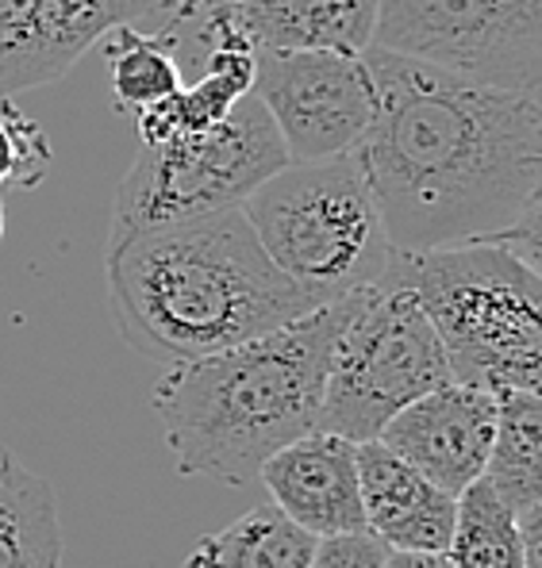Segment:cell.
Listing matches in <instances>:
<instances>
[{"label":"cell","instance_id":"obj_1","mask_svg":"<svg viewBox=\"0 0 542 568\" xmlns=\"http://www.w3.org/2000/svg\"><path fill=\"white\" fill-rule=\"evenodd\" d=\"M378 108L354 162L397 254L504 246L539 265L542 100L365 50Z\"/></svg>","mask_w":542,"mask_h":568},{"label":"cell","instance_id":"obj_2","mask_svg":"<svg viewBox=\"0 0 542 568\" xmlns=\"http://www.w3.org/2000/svg\"><path fill=\"white\" fill-rule=\"evenodd\" d=\"M108 300L139 357L185 365L315 312L265 257L243 207L108 235Z\"/></svg>","mask_w":542,"mask_h":568},{"label":"cell","instance_id":"obj_3","mask_svg":"<svg viewBox=\"0 0 542 568\" xmlns=\"http://www.w3.org/2000/svg\"><path fill=\"white\" fill-rule=\"evenodd\" d=\"M354 296L220 354L173 365L154 384V415L181 476L250 484L265 457L320 430L323 384Z\"/></svg>","mask_w":542,"mask_h":568},{"label":"cell","instance_id":"obj_4","mask_svg":"<svg viewBox=\"0 0 542 568\" xmlns=\"http://www.w3.org/2000/svg\"><path fill=\"white\" fill-rule=\"evenodd\" d=\"M393 273L443 342L450 377L493 396L542 384L539 265L489 242L397 254Z\"/></svg>","mask_w":542,"mask_h":568},{"label":"cell","instance_id":"obj_5","mask_svg":"<svg viewBox=\"0 0 542 568\" xmlns=\"http://www.w3.org/2000/svg\"><path fill=\"white\" fill-rule=\"evenodd\" d=\"M239 207L265 257L320 307L370 288L397 257L354 154L285 162Z\"/></svg>","mask_w":542,"mask_h":568},{"label":"cell","instance_id":"obj_6","mask_svg":"<svg viewBox=\"0 0 542 568\" xmlns=\"http://www.w3.org/2000/svg\"><path fill=\"white\" fill-rule=\"evenodd\" d=\"M450 381L443 342L412 288L400 284L389 265L385 277L354 296L323 384L320 430L362 446L378 438L397 412Z\"/></svg>","mask_w":542,"mask_h":568},{"label":"cell","instance_id":"obj_7","mask_svg":"<svg viewBox=\"0 0 542 568\" xmlns=\"http://www.w3.org/2000/svg\"><path fill=\"white\" fill-rule=\"evenodd\" d=\"M285 162V146L265 108L243 97L215 128L139 150L116 192L112 235L235 207Z\"/></svg>","mask_w":542,"mask_h":568},{"label":"cell","instance_id":"obj_8","mask_svg":"<svg viewBox=\"0 0 542 568\" xmlns=\"http://www.w3.org/2000/svg\"><path fill=\"white\" fill-rule=\"evenodd\" d=\"M370 47L481 85L539 93L542 0H378Z\"/></svg>","mask_w":542,"mask_h":568},{"label":"cell","instance_id":"obj_9","mask_svg":"<svg viewBox=\"0 0 542 568\" xmlns=\"http://www.w3.org/2000/svg\"><path fill=\"white\" fill-rule=\"evenodd\" d=\"M250 97L273 120L289 162L354 154L378 108L365 58L343 50H258Z\"/></svg>","mask_w":542,"mask_h":568},{"label":"cell","instance_id":"obj_10","mask_svg":"<svg viewBox=\"0 0 542 568\" xmlns=\"http://www.w3.org/2000/svg\"><path fill=\"white\" fill-rule=\"evenodd\" d=\"M185 0H0V100L62 78L112 28L173 31Z\"/></svg>","mask_w":542,"mask_h":568},{"label":"cell","instance_id":"obj_11","mask_svg":"<svg viewBox=\"0 0 542 568\" xmlns=\"http://www.w3.org/2000/svg\"><path fill=\"white\" fill-rule=\"evenodd\" d=\"M496 438V396L485 388L450 381L428 392L381 426L373 442L423 473L450 496L485 473Z\"/></svg>","mask_w":542,"mask_h":568},{"label":"cell","instance_id":"obj_12","mask_svg":"<svg viewBox=\"0 0 542 568\" xmlns=\"http://www.w3.org/2000/svg\"><path fill=\"white\" fill-rule=\"evenodd\" d=\"M270 504L312 538L362 534V488H358V442L328 430L281 446L258 469Z\"/></svg>","mask_w":542,"mask_h":568},{"label":"cell","instance_id":"obj_13","mask_svg":"<svg viewBox=\"0 0 542 568\" xmlns=\"http://www.w3.org/2000/svg\"><path fill=\"white\" fill-rule=\"evenodd\" d=\"M358 488L365 534H373L385 549L446 554L454 530V496L389 454L381 442L358 446Z\"/></svg>","mask_w":542,"mask_h":568},{"label":"cell","instance_id":"obj_14","mask_svg":"<svg viewBox=\"0 0 542 568\" xmlns=\"http://www.w3.org/2000/svg\"><path fill=\"white\" fill-rule=\"evenodd\" d=\"M254 50H343L365 54L378 0H247L220 8Z\"/></svg>","mask_w":542,"mask_h":568},{"label":"cell","instance_id":"obj_15","mask_svg":"<svg viewBox=\"0 0 542 568\" xmlns=\"http://www.w3.org/2000/svg\"><path fill=\"white\" fill-rule=\"evenodd\" d=\"M485 476L493 491L512 507L528 541V561H542V399L539 392L496 396V438Z\"/></svg>","mask_w":542,"mask_h":568},{"label":"cell","instance_id":"obj_16","mask_svg":"<svg viewBox=\"0 0 542 568\" xmlns=\"http://www.w3.org/2000/svg\"><path fill=\"white\" fill-rule=\"evenodd\" d=\"M0 568H62L54 488L4 442H0Z\"/></svg>","mask_w":542,"mask_h":568},{"label":"cell","instance_id":"obj_17","mask_svg":"<svg viewBox=\"0 0 542 568\" xmlns=\"http://www.w3.org/2000/svg\"><path fill=\"white\" fill-rule=\"evenodd\" d=\"M312 554V534L273 504H258L243 519L200 538L181 568H308Z\"/></svg>","mask_w":542,"mask_h":568},{"label":"cell","instance_id":"obj_18","mask_svg":"<svg viewBox=\"0 0 542 568\" xmlns=\"http://www.w3.org/2000/svg\"><path fill=\"white\" fill-rule=\"evenodd\" d=\"M100 43H104L108 58L116 112L139 115L143 108L173 97L185 85V73L178 65V36L173 31H139L120 23Z\"/></svg>","mask_w":542,"mask_h":568},{"label":"cell","instance_id":"obj_19","mask_svg":"<svg viewBox=\"0 0 542 568\" xmlns=\"http://www.w3.org/2000/svg\"><path fill=\"white\" fill-rule=\"evenodd\" d=\"M446 557L454 568H531L523 526L485 476L454 496V530Z\"/></svg>","mask_w":542,"mask_h":568},{"label":"cell","instance_id":"obj_20","mask_svg":"<svg viewBox=\"0 0 542 568\" xmlns=\"http://www.w3.org/2000/svg\"><path fill=\"white\" fill-rule=\"evenodd\" d=\"M50 162H54V146L47 131L12 100H0V192L12 185H39L50 173Z\"/></svg>","mask_w":542,"mask_h":568},{"label":"cell","instance_id":"obj_21","mask_svg":"<svg viewBox=\"0 0 542 568\" xmlns=\"http://www.w3.org/2000/svg\"><path fill=\"white\" fill-rule=\"evenodd\" d=\"M385 546L373 534H335V538H315V554L308 568H381Z\"/></svg>","mask_w":542,"mask_h":568},{"label":"cell","instance_id":"obj_22","mask_svg":"<svg viewBox=\"0 0 542 568\" xmlns=\"http://www.w3.org/2000/svg\"><path fill=\"white\" fill-rule=\"evenodd\" d=\"M381 568H454L446 554H404V549H385Z\"/></svg>","mask_w":542,"mask_h":568},{"label":"cell","instance_id":"obj_23","mask_svg":"<svg viewBox=\"0 0 542 568\" xmlns=\"http://www.w3.org/2000/svg\"><path fill=\"white\" fill-rule=\"evenodd\" d=\"M189 4V20L197 12H208V8H235V4H247V0H185Z\"/></svg>","mask_w":542,"mask_h":568},{"label":"cell","instance_id":"obj_24","mask_svg":"<svg viewBox=\"0 0 542 568\" xmlns=\"http://www.w3.org/2000/svg\"><path fill=\"white\" fill-rule=\"evenodd\" d=\"M0 242H4V200H0Z\"/></svg>","mask_w":542,"mask_h":568}]
</instances>
